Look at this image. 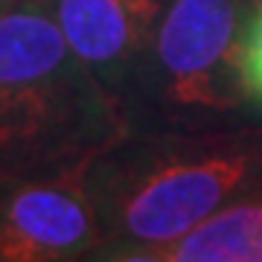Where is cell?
Masks as SVG:
<instances>
[{
  "label": "cell",
  "mask_w": 262,
  "mask_h": 262,
  "mask_svg": "<svg viewBox=\"0 0 262 262\" xmlns=\"http://www.w3.org/2000/svg\"><path fill=\"white\" fill-rule=\"evenodd\" d=\"M94 262H151L192 227L262 189V117L210 128H128L88 166Z\"/></svg>",
  "instance_id": "cell-1"
},
{
  "label": "cell",
  "mask_w": 262,
  "mask_h": 262,
  "mask_svg": "<svg viewBox=\"0 0 262 262\" xmlns=\"http://www.w3.org/2000/svg\"><path fill=\"white\" fill-rule=\"evenodd\" d=\"M120 105L79 61L44 0H0V175L84 169L125 134Z\"/></svg>",
  "instance_id": "cell-2"
},
{
  "label": "cell",
  "mask_w": 262,
  "mask_h": 262,
  "mask_svg": "<svg viewBox=\"0 0 262 262\" xmlns=\"http://www.w3.org/2000/svg\"><path fill=\"white\" fill-rule=\"evenodd\" d=\"M253 9V0H166L120 96L125 125L137 131L210 128L262 117L242 73Z\"/></svg>",
  "instance_id": "cell-3"
},
{
  "label": "cell",
  "mask_w": 262,
  "mask_h": 262,
  "mask_svg": "<svg viewBox=\"0 0 262 262\" xmlns=\"http://www.w3.org/2000/svg\"><path fill=\"white\" fill-rule=\"evenodd\" d=\"M99 222L84 169L0 175V262H94Z\"/></svg>",
  "instance_id": "cell-4"
},
{
  "label": "cell",
  "mask_w": 262,
  "mask_h": 262,
  "mask_svg": "<svg viewBox=\"0 0 262 262\" xmlns=\"http://www.w3.org/2000/svg\"><path fill=\"white\" fill-rule=\"evenodd\" d=\"M64 41L117 99L140 64L166 0H44Z\"/></svg>",
  "instance_id": "cell-5"
},
{
  "label": "cell",
  "mask_w": 262,
  "mask_h": 262,
  "mask_svg": "<svg viewBox=\"0 0 262 262\" xmlns=\"http://www.w3.org/2000/svg\"><path fill=\"white\" fill-rule=\"evenodd\" d=\"M151 262H262V189L160 248Z\"/></svg>",
  "instance_id": "cell-6"
},
{
  "label": "cell",
  "mask_w": 262,
  "mask_h": 262,
  "mask_svg": "<svg viewBox=\"0 0 262 262\" xmlns=\"http://www.w3.org/2000/svg\"><path fill=\"white\" fill-rule=\"evenodd\" d=\"M242 73L251 99L262 108V3L253 9L245 32V47H242Z\"/></svg>",
  "instance_id": "cell-7"
},
{
  "label": "cell",
  "mask_w": 262,
  "mask_h": 262,
  "mask_svg": "<svg viewBox=\"0 0 262 262\" xmlns=\"http://www.w3.org/2000/svg\"><path fill=\"white\" fill-rule=\"evenodd\" d=\"M253 3H256V6H259V3H262V0H253Z\"/></svg>",
  "instance_id": "cell-8"
}]
</instances>
